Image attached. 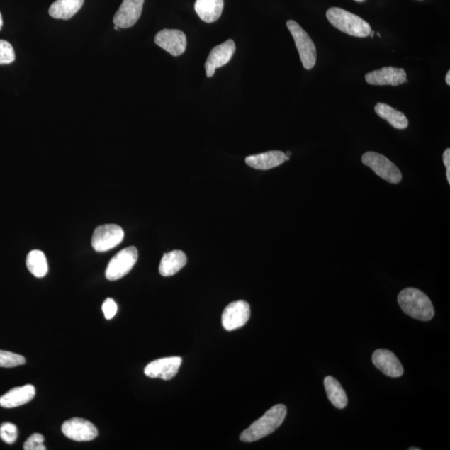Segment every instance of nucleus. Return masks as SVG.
I'll use <instances>...</instances> for the list:
<instances>
[{
	"label": "nucleus",
	"mask_w": 450,
	"mask_h": 450,
	"mask_svg": "<svg viewBox=\"0 0 450 450\" xmlns=\"http://www.w3.org/2000/svg\"><path fill=\"white\" fill-rule=\"evenodd\" d=\"M0 438L4 442L12 444L18 438V429L16 425L12 423H4L0 426Z\"/></svg>",
	"instance_id": "393cba45"
},
{
	"label": "nucleus",
	"mask_w": 450,
	"mask_h": 450,
	"mask_svg": "<svg viewBox=\"0 0 450 450\" xmlns=\"http://www.w3.org/2000/svg\"><path fill=\"white\" fill-rule=\"evenodd\" d=\"M62 432L66 437L74 441H90L98 437V429L89 420L73 418L65 421Z\"/></svg>",
	"instance_id": "9d476101"
},
{
	"label": "nucleus",
	"mask_w": 450,
	"mask_h": 450,
	"mask_svg": "<svg viewBox=\"0 0 450 450\" xmlns=\"http://www.w3.org/2000/svg\"><path fill=\"white\" fill-rule=\"evenodd\" d=\"M374 111H376L378 116L386 120L388 124L395 128V129L405 130L409 126V120L405 113L396 111L395 108L388 106L386 103H378L374 107Z\"/></svg>",
	"instance_id": "412c9836"
},
{
	"label": "nucleus",
	"mask_w": 450,
	"mask_h": 450,
	"mask_svg": "<svg viewBox=\"0 0 450 450\" xmlns=\"http://www.w3.org/2000/svg\"><path fill=\"white\" fill-rule=\"evenodd\" d=\"M362 162L366 167L371 168L374 173L387 182L399 184L402 180V174L399 168L383 154L372 152H366L362 156Z\"/></svg>",
	"instance_id": "39448f33"
},
{
	"label": "nucleus",
	"mask_w": 450,
	"mask_h": 450,
	"mask_svg": "<svg viewBox=\"0 0 450 450\" xmlns=\"http://www.w3.org/2000/svg\"><path fill=\"white\" fill-rule=\"evenodd\" d=\"M250 317V307L247 302L239 300L231 303L223 312L222 325L226 330L241 328Z\"/></svg>",
	"instance_id": "1a4fd4ad"
},
{
	"label": "nucleus",
	"mask_w": 450,
	"mask_h": 450,
	"mask_svg": "<svg viewBox=\"0 0 450 450\" xmlns=\"http://www.w3.org/2000/svg\"><path fill=\"white\" fill-rule=\"evenodd\" d=\"M372 361L377 369L388 377L399 378L404 373V368L399 359L390 350H376L373 354Z\"/></svg>",
	"instance_id": "2eb2a0df"
},
{
	"label": "nucleus",
	"mask_w": 450,
	"mask_h": 450,
	"mask_svg": "<svg viewBox=\"0 0 450 450\" xmlns=\"http://www.w3.org/2000/svg\"><path fill=\"white\" fill-rule=\"evenodd\" d=\"M445 81H446V84L449 85H450V71H448V73L446 74V77H445Z\"/></svg>",
	"instance_id": "c756f323"
},
{
	"label": "nucleus",
	"mask_w": 450,
	"mask_h": 450,
	"mask_svg": "<svg viewBox=\"0 0 450 450\" xmlns=\"http://www.w3.org/2000/svg\"><path fill=\"white\" fill-rule=\"evenodd\" d=\"M115 30H120V28H118V26H115Z\"/></svg>",
	"instance_id": "72a5a7b5"
},
{
	"label": "nucleus",
	"mask_w": 450,
	"mask_h": 450,
	"mask_svg": "<svg viewBox=\"0 0 450 450\" xmlns=\"http://www.w3.org/2000/svg\"><path fill=\"white\" fill-rule=\"evenodd\" d=\"M443 161L445 167L447 169L446 177L449 184H450V150L447 149L444 151L443 154Z\"/></svg>",
	"instance_id": "c85d7f7f"
},
{
	"label": "nucleus",
	"mask_w": 450,
	"mask_h": 450,
	"mask_svg": "<svg viewBox=\"0 0 450 450\" xmlns=\"http://www.w3.org/2000/svg\"><path fill=\"white\" fill-rule=\"evenodd\" d=\"M326 17L331 25L349 35L366 38L372 32L369 23L343 9L330 8L326 13Z\"/></svg>",
	"instance_id": "7ed1b4c3"
},
{
	"label": "nucleus",
	"mask_w": 450,
	"mask_h": 450,
	"mask_svg": "<svg viewBox=\"0 0 450 450\" xmlns=\"http://www.w3.org/2000/svg\"><path fill=\"white\" fill-rule=\"evenodd\" d=\"M236 50L235 43L233 40H228L223 44L215 47L208 55L205 67L207 77H214L218 68L228 64Z\"/></svg>",
	"instance_id": "9b49d317"
},
{
	"label": "nucleus",
	"mask_w": 450,
	"mask_h": 450,
	"mask_svg": "<svg viewBox=\"0 0 450 450\" xmlns=\"http://www.w3.org/2000/svg\"><path fill=\"white\" fill-rule=\"evenodd\" d=\"M16 60V53L11 44L0 40V65L12 64Z\"/></svg>",
	"instance_id": "a878e982"
},
{
	"label": "nucleus",
	"mask_w": 450,
	"mask_h": 450,
	"mask_svg": "<svg viewBox=\"0 0 450 450\" xmlns=\"http://www.w3.org/2000/svg\"><path fill=\"white\" fill-rule=\"evenodd\" d=\"M286 26L295 40L303 66L307 70L314 68L317 60V51L314 42L304 28L295 21H288Z\"/></svg>",
	"instance_id": "20e7f679"
},
{
	"label": "nucleus",
	"mask_w": 450,
	"mask_h": 450,
	"mask_svg": "<svg viewBox=\"0 0 450 450\" xmlns=\"http://www.w3.org/2000/svg\"><path fill=\"white\" fill-rule=\"evenodd\" d=\"M138 257V250L134 246L120 251L108 264L106 271L107 279L115 281L125 276L134 268Z\"/></svg>",
	"instance_id": "423d86ee"
},
{
	"label": "nucleus",
	"mask_w": 450,
	"mask_h": 450,
	"mask_svg": "<svg viewBox=\"0 0 450 450\" xmlns=\"http://www.w3.org/2000/svg\"><path fill=\"white\" fill-rule=\"evenodd\" d=\"M145 0H124L113 17V23L120 28L134 26L140 20Z\"/></svg>",
	"instance_id": "f8f14e48"
},
{
	"label": "nucleus",
	"mask_w": 450,
	"mask_h": 450,
	"mask_svg": "<svg viewBox=\"0 0 450 450\" xmlns=\"http://www.w3.org/2000/svg\"><path fill=\"white\" fill-rule=\"evenodd\" d=\"M125 232L117 225H103L97 227L92 237V246L97 252L116 248L124 240Z\"/></svg>",
	"instance_id": "0eeeda50"
},
{
	"label": "nucleus",
	"mask_w": 450,
	"mask_h": 450,
	"mask_svg": "<svg viewBox=\"0 0 450 450\" xmlns=\"http://www.w3.org/2000/svg\"><path fill=\"white\" fill-rule=\"evenodd\" d=\"M288 160H290V157L282 151L273 150L249 156L245 159V163L255 169L268 170L278 167Z\"/></svg>",
	"instance_id": "dca6fc26"
},
{
	"label": "nucleus",
	"mask_w": 450,
	"mask_h": 450,
	"mask_svg": "<svg viewBox=\"0 0 450 450\" xmlns=\"http://www.w3.org/2000/svg\"><path fill=\"white\" fill-rule=\"evenodd\" d=\"M35 393V388L31 385L13 388L6 395L0 397V406L12 409L26 405L34 399Z\"/></svg>",
	"instance_id": "f3484780"
},
{
	"label": "nucleus",
	"mask_w": 450,
	"mask_h": 450,
	"mask_svg": "<svg viewBox=\"0 0 450 450\" xmlns=\"http://www.w3.org/2000/svg\"><path fill=\"white\" fill-rule=\"evenodd\" d=\"M44 441L45 437L40 434L35 433L26 440V442L23 444V449L45 450Z\"/></svg>",
	"instance_id": "bb28decb"
},
{
	"label": "nucleus",
	"mask_w": 450,
	"mask_h": 450,
	"mask_svg": "<svg viewBox=\"0 0 450 450\" xmlns=\"http://www.w3.org/2000/svg\"><path fill=\"white\" fill-rule=\"evenodd\" d=\"M26 264L30 272L37 278L45 277L48 273V262L45 254L40 250H32L28 253Z\"/></svg>",
	"instance_id": "5701e85b"
},
{
	"label": "nucleus",
	"mask_w": 450,
	"mask_h": 450,
	"mask_svg": "<svg viewBox=\"0 0 450 450\" xmlns=\"http://www.w3.org/2000/svg\"><path fill=\"white\" fill-rule=\"evenodd\" d=\"M102 310L106 320H112L118 311L117 304L113 298H108L107 300L103 302Z\"/></svg>",
	"instance_id": "cd10ccee"
},
{
	"label": "nucleus",
	"mask_w": 450,
	"mask_h": 450,
	"mask_svg": "<svg viewBox=\"0 0 450 450\" xmlns=\"http://www.w3.org/2000/svg\"><path fill=\"white\" fill-rule=\"evenodd\" d=\"M287 415L286 407L277 405L269 409L261 418L257 420L240 434L241 441H257L272 434L283 424Z\"/></svg>",
	"instance_id": "f257e3e1"
},
{
	"label": "nucleus",
	"mask_w": 450,
	"mask_h": 450,
	"mask_svg": "<svg viewBox=\"0 0 450 450\" xmlns=\"http://www.w3.org/2000/svg\"><path fill=\"white\" fill-rule=\"evenodd\" d=\"M154 43L174 57L183 55L187 48L186 35L179 30L164 28L156 35Z\"/></svg>",
	"instance_id": "6e6552de"
},
{
	"label": "nucleus",
	"mask_w": 450,
	"mask_h": 450,
	"mask_svg": "<svg viewBox=\"0 0 450 450\" xmlns=\"http://www.w3.org/2000/svg\"><path fill=\"white\" fill-rule=\"evenodd\" d=\"M410 450H420V448H415V447H412L409 449Z\"/></svg>",
	"instance_id": "473e14b6"
},
{
	"label": "nucleus",
	"mask_w": 450,
	"mask_h": 450,
	"mask_svg": "<svg viewBox=\"0 0 450 450\" xmlns=\"http://www.w3.org/2000/svg\"><path fill=\"white\" fill-rule=\"evenodd\" d=\"M224 6V0H196L194 9L201 20L211 23L221 17Z\"/></svg>",
	"instance_id": "a211bd4d"
},
{
	"label": "nucleus",
	"mask_w": 450,
	"mask_h": 450,
	"mask_svg": "<svg viewBox=\"0 0 450 450\" xmlns=\"http://www.w3.org/2000/svg\"><path fill=\"white\" fill-rule=\"evenodd\" d=\"M25 364L26 359L22 355L0 350V367L13 368Z\"/></svg>",
	"instance_id": "b1692460"
},
{
	"label": "nucleus",
	"mask_w": 450,
	"mask_h": 450,
	"mask_svg": "<svg viewBox=\"0 0 450 450\" xmlns=\"http://www.w3.org/2000/svg\"><path fill=\"white\" fill-rule=\"evenodd\" d=\"M181 364L182 359L180 357L156 359L145 367V373L146 376L150 378H159L164 381H169L176 376Z\"/></svg>",
	"instance_id": "ddd939ff"
},
{
	"label": "nucleus",
	"mask_w": 450,
	"mask_h": 450,
	"mask_svg": "<svg viewBox=\"0 0 450 450\" xmlns=\"http://www.w3.org/2000/svg\"><path fill=\"white\" fill-rule=\"evenodd\" d=\"M3 25H4L3 17H2L1 13H0V30H2Z\"/></svg>",
	"instance_id": "7c9ffc66"
},
{
	"label": "nucleus",
	"mask_w": 450,
	"mask_h": 450,
	"mask_svg": "<svg viewBox=\"0 0 450 450\" xmlns=\"http://www.w3.org/2000/svg\"><path fill=\"white\" fill-rule=\"evenodd\" d=\"M354 1L358 2V3H363V2L366 1V0H354Z\"/></svg>",
	"instance_id": "2f4dec72"
},
{
	"label": "nucleus",
	"mask_w": 450,
	"mask_h": 450,
	"mask_svg": "<svg viewBox=\"0 0 450 450\" xmlns=\"http://www.w3.org/2000/svg\"><path fill=\"white\" fill-rule=\"evenodd\" d=\"M187 263L186 254L181 250H173L164 254L159 264V273L164 277L172 276Z\"/></svg>",
	"instance_id": "6ab92c4d"
},
{
	"label": "nucleus",
	"mask_w": 450,
	"mask_h": 450,
	"mask_svg": "<svg viewBox=\"0 0 450 450\" xmlns=\"http://www.w3.org/2000/svg\"><path fill=\"white\" fill-rule=\"evenodd\" d=\"M84 0H56L49 9L51 17L67 21L82 8Z\"/></svg>",
	"instance_id": "aec40b11"
},
{
	"label": "nucleus",
	"mask_w": 450,
	"mask_h": 450,
	"mask_svg": "<svg viewBox=\"0 0 450 450\" xmlns=\"http://www.w3.org/2000/svg\"><path fill=\"white\" fill-rule=\"evenodd\" d=\"M398 302L402 310L412 318L421 321H429L434 318V309L432 302L418 288H405L399 293Z\"/></svg>",
	"instance_id": "f03ea898"
},
{
	"label": "nucleus",
	"mask_w": 450,
	"mask_h": 450,
	"mask_svg": "<svg viewBox=\"0 0 450 450\" xmlns=\"http://www.w3.org/2000/svg\"><path fill=\"white\" fill-rule=\"evenodd\" d=\"M366 80L369 84L378 85V86H383V85L398 86L408 82L405 70L395 67H385L372 71L366 75Z\"/></svg>",
	"instance_id": "4468645a"
},
{
	"label": "nucleus",
	"mask_w": 450,
	"mask_h": 450,
	"mask_svg": "<svg viewBox=\"0 0 450 450\" xmlns=\"http://www.w3.org/2000/svg\"><path fill=\"white\" fill-rule=\"evenodd\" d=\"M324 385L331 404L335 408L344 409L348 405V397L340 383L332 376H327Z\"/></svg>",
	"instance_id": "4be33fe9"
}]
</instances>
